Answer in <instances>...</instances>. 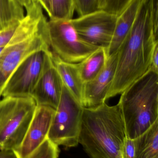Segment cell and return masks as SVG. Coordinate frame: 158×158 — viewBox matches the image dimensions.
Here are the masks:
<instances>
[{
    "mask_svg": "<svg viewBox=\"0 0 158 158\" xmlns=\"http://www.w3.org/2000/svg\"><path fill=\"white\" fill-rule=\"evenodd\" d=\"M135 140V158H158V121Z\"/></svg>",
    "mask_w": 158,
    "mask_h": 158,
    "instance_id": "obj_16",
    "label": "cell"
},
{
    "mask_svg": "<svg viewBox=\"0 0 158 158\" xmlns=\"http://www.w3.org/2000/svg\"><path fill=\"white\" fill-rule=\"evenodd\" d=\"M27 13L0 52V97L8 79L27 57L40 50H51L48 21L41 6L37 5Z\"/></svg>",
    "mask_w": 158,
    "mask_h": 158,
    "instance_id": "obj_3",
    "label": "cell"
},
{
    "mask_svg": "<svg viewBox=\"0 0 158 158\" xmlns=\"http://www.w3.org/2000/svg\"><path fill=\"white\" fill-rule=\"evenodd\" d=\"M46 13L50 19H71L74 11L73 0H46Z\"/></svg>",
    "mask_w": 158,
    "mask_h": 158,
    "instance_id": "obj_18",
    "label": "cell"
},
{
    "mask_svg": "<svg viewBox=\"0 0 158 158\" xmlns=\"http://www.w3.org/2000/svg\"><path fill=\"white\" fill-rule=\"evenodd\" d=\"M158 14L157 0H144L118 50L115 76L106 100L121 94L150 69L158 44Z\"/></svg>",
    "mask_w": 158,
    "mask_h": 158,
    "instance_id": "obj_1",
    "label": "cell"
},
{
    "mask_svg": "<svg viewBox=\"0 0 158 158\" xmlns=\"http://www.w3.org/2000/svg\"><path fill=\"white\" fill-rule=\"evenodd\" d=\"M83 107L63 83L47 138L57 145L75 147L79 144Z\"/></svg>",
    "mask_w": 158,
    "mask_h": 158,
    "instance_id": "obj_6",
    "label": "cell"
},
{
    "mask_svg": "<svg viewBox=\"0 0 158 158\" xmlns=\"http://www.w3.org/2000/svg\"><path fill=\"white\" fill-rule=\"evenodd\" d=\"M50 50H40L27 57L15 70L6 82L2 97H31L43 70Z\"/></svg>",
    "mask_w": 158,
    "mask_h": 158,
    "instance_id": "obj_9",
    "label": "cell"
},
{
    "mask_svg": "<svg viewBox=\"0 0 158 158\" xmlns=\"http://www.w3.org/2000/svg\"><path fill=\"white\" fill-rule=\"evenodd\" d=\"M107 59L106 49L99 48L83 61L77 64L84 83L94 79L102 71Z\"/></svg>",
    "mask_w": 158,
    "mask_h": 158,
    "instance_id": "obj_15",
    "label": "cell"
},
{
    "mask_svg": "<svg viewBox=\"0 0 158 158\" xmlns=\"http://www.w3.org/2000/svg\"><path fill=\"white\" fill-rule=\"evenodd\" d=\"M55 109L37 106L20 146L14 150L18 158H27L47 138Z\"/></svg>",
    "mask_w": 158,
    "mask_h": 158,
    "instance_id": "obj_10",
    "label": "cell"
},
{
    "mask_svg": "<svg viewBox=\"0 0 158 158\" xmlns=\"http://www.w3.org/2000/svg\"><path fill=\"white\" fill-rule=\"evenodd\" d=\"M131 0H98V10L119 15Z\"/></svg>",
    "mask_w": 158,
    "mask_h": 158,
    "instance_id": "obj_20",
    "label": "cell"
},
{
    "mask_svg": "<svg viewBox=\"0 0 158 158\" xmlns=\"http://www.w3.org/2000/svg\"><path fill=\"white\" fill-rule=\"evenodd\" d=\"M24 16V8L15 0H0V31Z\"/></svg>",
    "mask_w": 158,
    "mask_h": 158,
    "instance_id": "obj_17",
    "label": "cell"
},
{
    "mask_svg": "<svg viewBox=\"0 0 158 158\" xmlns=\"http://www.w3.org/2000/svg\"><path fill=\"white\" fill-rule=\"evenodd\" d=\"M150 69L158 73V44L156 45L153 52Z\"/></svg>",
    "mask_w": 158,
    "mask_h": 158,
    "instance_id": "obj_25",
    "label": "cell"
},
{
    "mask_svg": "<svg viewBox=\"0 0 158 158\" xmlns=\"http://www.w3.org/2000/svg\"><path fill=\"white\" fill-rule=\"evenodd\" d=\"M41 6L42 7L43 9H44L45 11H46L47 9V6H46V0H38Z\"/></svg>",
    "mask_w": 158,
    "mask_h": 158,
    "instance_id": "obj_27",
    "label": "cell"
},
{
    "mask_svg": "<svg viewBox=\"0 0 158 158\" xmlns=\"http://www.w3.org/2000/svg\"><path fill=\"white\" fill-rule=\"evenodd\" d=\"M0 158H18L14 150H0Z\"/></svg>",
    "mask_w": 158,
    "mask_h": 158,
    "instance_id": "obj_26",
    "label": "cell"
},
{
    "mask_svg": "<svg viewBox=\"0 0 158 158\" xmlns=\"http://www.w3.org/2000/svg\"><path fill=\"white\" fill-rule=\"evenodd\" d=\"M37 106L31 97L0 100V150H14L20 146Z\"/></svg>",
    "mask_w": 158,
    "mask_h": 158,
    "instance_id": "obj_5",
    "label": "cell"
},
{
    "mask_svg": "<svg viewBox=\"0 0 158 158\" xmlns=\"http://www.w3.org/2000/svg\"><path fill=\"white\" fill-rule=\"evenodd\" d=\"M117 56V52L109 56L102 71L94 79L84 84L83 107H94L105 102L115 76Z\"/></svg>",
    "mask_w": 158,
    "mask_h": 158,
    "instance_id": "obj_12",
    "label": "cell"
},
{
    "mask_svg": "<svg viewBox=\"0 0 158 158\" xmlns=\"http://www.w3.org/2000/svg\"><path fill=\"white\" fill-rule=\"evenodd\" d=\"M3 47H0V52H1V51H2V48H3Z\"/></svg>",
    "mask_w": 158,
    "mask_h": 158,
    "instance_id": "obj_28",
    "label": "cell"
},
{
    "mask_svg": "<svg viewBox=\"0 0 158 158\" xmlns=\"http://www.w3.org/2000/svg\"><path fill=\"white\" fill-rule=\"evenodd\" d=\"M53 58L63 83L82 106L85 83L80 75L78 64L65 62L53 53Z\"/></svg>",
    "mask_w": 158,
    "mask_h": 158,
    "instance_id": "obj_14",
    "label": "cell"
},
{
    "mask_svg": "<svg viewBox=\"0 0 158 158\" xmlns=\"http://www.w3.org/2000/svg\"><path fill=\"white\" fill-rule=\"evenodd\" d=\"M62 86L63 82L55 65L51 52L31 97L37 106H47L56 109L60 100Z\"/></svg>",
    "mask_w": 158,
    "mask_h": 158,
    "instance_id": "obj_11",
    "label": "cell"
},
{
    "mask_svg": "<svg viewBox=\"0 0 158 158\" xmlns=\"http://www.w3.org/2000/svg\"><path fill=\"white\" fill-rule=\"evenodd\" d=\"M19 22H15L0 31V47H3L8 43L14 34Z\"/></svg>",
    "mask_w": 158,
    "mask_h": 158,
    "instance_id": "obj_22",
    "label": "cell"
},
{
    "mask_svg": "<svg viewBox=\"0 0 158 158\" xmlns=\"http://www.w3.org/2000/svg\"><path fill=\"white\" fill-rule=\"evenodd\" d=\"M144 0H131L118 16L111 43L107 50L108 57L117 52L121 44L132 27Z\"/></svg>",
    "mask_w": 158,
    "mask_h": 158,
    "instance_id": "obj_13",
    "label": "cell"
},
{
    "mask_svg": "<svg viewBox=\"0 0 158 158\" xmlns=\"http://www.w3.org/2000/svg\"><path fill=\"white\" fill-rule=\"evenodd\" d=\"M118 104L127 138L144 133L158 121V73L149 69L122 93Z\"/></svg>",
    "mask_w": 158,
    "mask_h": 158,
    "instance_id": "obj_4",
    "label": "cell"
},
{
    "mask_svg": "<svg viewBox=\"0 0 158 158\" xmlns=\"http://www.w3.org/2000/svg\"><path fill=\"white\" fill-rule=\"evenodd\" d=\"M127 138L118 104L83 107L79 143L90 158H122Z\"/></svg>",
    "mask_w": 158,
    "mask_h": 158,
    "instance_id": "obj_2",
    "label": "cell"
},
{
    "mask_svg": "<svg viewBox=\"0 0 158 158\" xmlns=\"http://www.w3.org/2000/svg\"><path fill=\"white\" fill-rule=\"evenodd\" d=\"M47 28L51 51L65 62L78 64L101 48L81 39L70 19H50Z\"/></svg>",
    "mask_w": 158,
    "mask_h": 158,
    "instance_id": "obj_7",
    "label": "cell"
},
{
    "mask_svg": "<svg viewBox=\"0 0 158 158\" xmlns=\"http://www.w3.org/2000/svg\"><path fill=\"white\" fill-rule=\"evenodd\" d=\"M58 146L47 138L27 158H58Z\"/></svg>",
    "mask_w": 158,
    "mask_h": 158,
    "instance_id": "obj_19",
    "label": "cell"
},
{
    "mask_svg": "<svg viewBox=\"0 0 158 158\" xmlns=\"http://www.w3.org/2000/svg\"><path fill=\"white\" fill-rule=\"evenodd\" d=\"M27 12L30 11L37 5L40 4L38 0H15Z\"/></svg>",
    "mask_w": 158,
    "mask_h": 158,
    "instance_id": "obj_24",
    "label": "cell"
},
{
    "mask_svg": "<svg viewBox=\"0 0 158 158\" xmlns=\"http://www.w3.org/2000/svg\"><path fill=\"white\" fill-rule=\"evenodd\" d=\"M136 145L135 139L126 138L122 146V158H135Z\"/></svg>",
    "mask_w": 158,
    "mask_h": 158,
    "instance_id": "obj_23",
    "label": "cell"
},
{
    "mask_svg": "<svg viewBox=\"0 0 158 158\" xmlns=\"http://www.w3.org/2000/svg\"><path fill=\"white\" fill-rule=\"evenodd\" d=\"M117 16L97 10L70 19L81 39L90 44L108 49L115 31Z\"/></svg>",
    "mask_w": 158,
    "mask_h": 158,
    "instance_id": "obj_8",
    "label": "cell"
},
{
    "mask_svg": "<svg viewBox=\"0 0 158 158\" xmlns=\"http://www.w3.org/2000/svg\"><path fill=\"white\" fill-rule=\"evenodd\" d=\"M75 10L80 16L98 10V0H73Z\"/></svg>",
    "mask_w": 158,
    "mask_h": 158,
    "instance_id": "obj_21",
    "label": "cell"
}]
</instances>
